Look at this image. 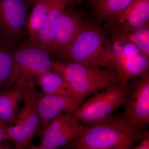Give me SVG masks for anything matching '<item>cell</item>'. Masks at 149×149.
Wrapping results in <instances>:
<instances>
[{
  "label": "cell",
  "instance_id": "obj_1",
  "mask_svg": "<svg viewBox=\"0 0 149 149\" xmlns=\"http://www.w3.org/2000/svg\"><path fill=\"white\" fill-rule=\"evenodd\" d=\"M87 124L83 136L68 146L70 148L132 149L146 134L123 115H110Z\"/></svg>",
  "mask_w": 149,
  "mask_h": 149
},
{
  "label": "cell",
  "instance_id": "obj_2",
  "mask_svg": "<svg viewBox=\"0 0 149 149\" xmlns=\"http://www.w3.org/2000/svg\"><path fill=\"white\" fill-rule=\"evenodd\" d=\"M52 70L64 78L77 100L119 84L115 70L72 62L52 60Z\"/></svg>",
  "mask_w": 149,
  "mask_h": 149
},
{
  "label": "cell",
  "instance_id": "obj_3",
  "mask_svg": "<svg viewBox=\"0 0 149 149\" xmlns=\"http://www.w3.org/2000/svg\"><path fill=\"white\" fill-rule=\"evenodd\" d=\"M58 59L114 70L110 38L97 22L90 19L69 49Z\"/></svg>",
  "mask_w": 149,
  "mask_h": 149
},
{
  "label": "cell",
  "instance_id": "obj_4",
  "mask_svg": "<svg viewBox=\"0 0 149 149\" xmlns=\"http://www.w3.org/2000/svg\"><path fill=\"white\" fill-rule=\"evenodd\" d=\"M13 66L7 87L33 82L52 70V60L49 54L29 42L22 43L13 51Z\"/></svg>",
  "mask_w": 149,
  "mask_h": 149
},
{
  "label": "cell",
  "instance_id": "obj_5",
  "mask_svg": "<svg viewBox=\"0 0 149 149\" xmlns=\"http://www.w3.org/2000/svg\"><path fill=\"white\" fill-rule=\"evenodd\" d=\"M33 82L24 83V105L16 114V121L8 127L6 141H11L16 149H23L30 144L41 125L38 109V95Z\"/></svg>",
  "mask_w": 149,
  "mask_h": 149
},
{
  "label": "cell",
  "instance_id": "obj_6",
  "mask_svg": "<svg viewBox=\"0 0 149 149\" xmlns=\"http://www.w3.org/2000/svg\"><path fill=\"white\" fill-rule=\"evenodd\" d=\"M114 70L120 83L149 75V59L139 48L119 34L110 33Z\"/></svg>",
  "mask_w": 149,
  "mask_h": 149
},
{
  "label": "cell",
  "instance_id": "obj_7",
  "mask_svg": "<svg viewBox=\"0 0 149 149\" xmlns=\"http://www.w3.org/2000/svg\"><path fill=\"white\" fill-rule=\"evenodd\" d=\"M129 87L128 81L95 93L91 99L83 101L73 116L87 124L111 115L124 104Z\"/></svg>",
  "mask_w": 149,
  "mask_h": 149
},
{
  "label": "cell",
  "instance_id": "obj_8",
  "mask_svg": "<svg viewBox=\"0 0 149 149\" xmlns=\"http://www.w3.org/2000/svg\"><path fill=\"white\" fill-rule=\"evenodd\" d=\"M30 3L33 0H0V41L12 49L26 28Z\"/></svg>",
  "mask_w": 149,
  "mask_h": 149
},
{
  "label": "cell",
  "instance_id": "obj_9",
  "mask_svg": "<svg viewBox=\"0 0 149 149\" xmlns=\"http://www.w3.org/2000/svg\"><path fill=\"white\" fill-rule=\"evenodd\" d=\"M88 128L72 113H63L40 131L39 145L52 149L68 146L83 136Z\"/></svg>",
  "mask_w": 149,
  "mask_h": 149
},
{
  "label": "cell",
  "instance_id": "obj_10",
  "mask_svg": "<svg viewBox=\"0 0 149 149\" xmlns=\"http://www.w3.org/2000/svg\"><path fill=\"white\" fill-rule=\"evenodd\" d=\"M73 6L68 5L63 11L49 53L51 57L58 59L63 55L89 21L82 12L77 10Z\"/></svg>",
  "mask_w": 149,
  "mask_h": 149
},
{
  "label": "cell",
  "instance_id": "obj_11",
  "mask_svg": "<svg viewBox=\"0 0 149 149\" xmlns=\"http://www.w3.org/2000/svg\"><path fill=\"white\" fill-rule=\"evenodd\" d=\"M123 116L128 122L142 127L149 123V74L129 81Z\"/></svg>",
  "mask_w": 149,
  "mask_h": 149
},
{
  "label": "cell",
  "instance_id": "obj_12",
  "mask_svg": "<svg viewBox=\"0 0 149 149\" xmlns=\"http://www.w3.org/2000/svg\"><path fill=\"white\" fill-rule=\"evenodd\" d=\"M149 25V0H137L122 13L104 22L110 33H121Z\"/></svg>",
  "mask_w": 149,
  "mask_h": 149
},
{
  "label": "cell",
  "instance_id": "obj_13",
  "mask_svg": "<svg viewBox=\"0 0 149 149\" xmlns=\"http://www.w3.org/2000/svg\"><path fill=\"white\" fill-rule=\"evenodd\" d=\"M83 102L72 97L38 94L37 109L42 128L61 115L74 114Z\"/></svg>",
  "mask_w": 149,
  "mask_h": 149
},
{
  "label": "cell",
  "instance_id": "obj_14",
  "mask_svg": "<svg viewBox=\"0 0 149 149\" xmlns=\"http://www.w3.org/2000/svg\"><path fill=\"white\" fill-rule=\"evenodd\" d=\"M77 4L75 0H55L47 17L32 45L49 53L55 38L60 19L65 8L68 5Z\"/></svg>",
  "mask_w": 149,
  "mask_h": 149
},
{
  "label": "cell",
  "instance_id": "obj_15",
  "mask_svg": "<svg viewBox=\"0 0 149 149\" xmlns=\"http://www.w3.org/2000/svg\"><path fill=\"white\" fill-rule=\"evenodd\" d=\"M24 84L14 85L10 89L0 93V121L15 123L16 121V110L19 99L23 98Z\"/></svg>",
  "mask_w": 149,
  "mask_h": 149
},
{
  "label": "cell",
  "instance_id": "obj_16",
  "mask_svg": "<svg viewBox=\"0 0 149 149\" xmlns=\"http://www.w3.org/2000/svg\"><path fill=\"white\" fill-rule=\"evenodd\" d=\"M55 0H34V7L26 22L29 42L33 45L45 22L49 11Z\"/></svg>",
  "mask_w": 149,
  "mask_h": 149
},
{
  "label": "cell",
  "instance_id": "obj_17",
  "mask_svg": "<svg viewBox=\"0 0 149 149\" xmlns=\"http://www.w3.org/2000/svg\"><path fill=\"white\" fill-rule=\"evenodd\" d=\"M35 84L40 87L44 95L66 96L75 99L64 78L52 70L38 77Z\"/></svg>",
  "mask_w": 149,
  "mask_h": 149
},
{
  "label": "cell",
  "instance_id": "obj_18",
  "mask_svg": "<svg viewBox=\"0 0 149 149\" xmlns=\"http://www.w3.org/2000/svg\"><path fill=\"white\" fill-rule=\"evenodd\" d=\"M136 1L101 0L92 5V7L96 18L105 22L122 13Z\"/></svg>",
  "mask_w": 149,
  "mask_h": 149
},
{
  "label": "cell",
  "instance_id": "obj_19",
  "mask_svg": "<svg viewBox=\"0 0 149 149\" xmlns=\"http://www.w3.org/2000/svg\"><path fill=\"white\" fill-rule=\"evenodd\" d=\"M13 50L0 41V88L7 86L13 66Z\"/></svg>",
  "mask_w": 149,
  "mask_h": 149
},
{
  "label": "cell",
  "instance_id": "obj_20",
  "mask_svg": "<svg viewBox=\"0 0 149 149\" xmlns=\"http://www.w3.org/2000/svg\"><path fill=\"white\" fill-rule=\"evenodd\" d=\"M119 34L137 47L149 59V25L140 29L129 30Z\"/></svg>",
  "mask_w": 149,
  "mask_h": 149
},
{
  "label": "cell",
  "instance_id": "obj_21",
  "mask_svg": "<svg viewBox=\"0 0 149 149\" xmlns=\"http://www.w3.org/2000/svg\"><path fill=\"white\" fill-rule=\"evenodd\" d=\"M134 149H149V134L146 133Z\"/></svg>",
  "mask_w": 149,
  "mask_h": 149
},
{
  "label": "cell",
  "instance_id": "obj_22",
  "mask_svg": "<svg viewBox=\"0 0 149 149\" xmlns=\"http://www.w3.org/2000/svg\"><path fill=\"white\" fill-rule=\"evenodd\" d=\"M8 126L0 121V143L6 141L7 131Z\"/></svg>",
  "mask_w": 149,
  "mask_h": 149
},
{
  "label": "cell",
  "instance_id": "obj_23",
  "mask_svg": "<svg viewBox=\"0 0 149 149\" xmlns=\"http://www.w3.org/2000/svg\"><path fill=\"white\" fill-rule=\"evenodd\" d=\"M27 149H52L47 148V147L42 146H36L34 145H31L30 147H29Z\"/></svg>",
  "mask_w": 149,
  "mask_h": 149
},
{
  "label": "cell",
  "instance_id": "obj_24",
  "mask_svg": "<svg viewBox=\"0 0 149 149\" xmlns=\"http://www.w3.org/2000/svg\"><path fill=\"white\" fill-rule=\"evenodd\" d=\"M0 149H13L8 144H0Z\"/></svg>",
  "mask_w": 149,
  "mask_h": 149
},
{
  "label": "cell",
  "instance_id": "obj_25",
  "mask_svg": "<svg viewBox=\"0 0 149 149\" xmlns=\"http://www.w3.org/2000/svg\"><path fill=\"white\" fill-rule=\"evenodd\" d=\"M101 1V0H90L92 5H93L99 2V1Z\"/></svg>",
  "mask_w": 149,
  "mask_h": 149
},
{
  "label": "cell",
  "instance_id": "obj_26",
  "mask_svg": "<svg viewBox=\"0 0 149 149\" xmlns=\"http://www.w3.org/2000/svg\"><path fill=\"white\" fill-rule=\"evenodd\" d=\"M77 4H81L85 2V0H75Z\"/></svg>",
  "mask_w": 149,
  "mask_h": 149
},
{
  "label": "cell",
  "instance_id": "obj_27",
  "mask_svg": "<svg viewBox=\"0 0 149 149\" xmlns=\"http://www.w3.org/2000/svg\"><path fill=\"white\" fill-rule=\"evenodd\" d=\"M71 149H84V148H72Z\"/></svg>",
  "mask_w": 149,
  "mask_h": 149
}]
</instances>
